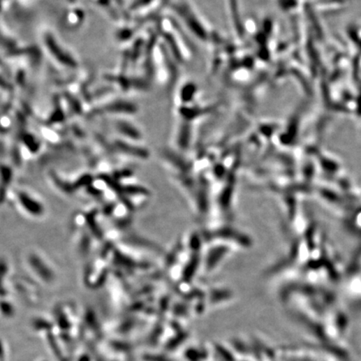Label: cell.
<instances>
[{
	"mask_svg": "<svg viewBox=\"0 0 361 361\" xmlns=\"http://www.w3.org/2000/svg\"><path fill=\"white\" fill-rule=\"evenodd\" d=\"M46 44H48L50 52L57 57V59H61V61L71 66H75V63L72 61L71 58L66 57L65 52L61 49L59 50L57 43L52 38H46Z\"/></svg>",
	"mask_w": 361,
	"mask_h": 361,
	"instance_id": "obj_4",
	"label": "cell"
},
{
	"mask_svg": "<svg viewBox=\"0 0 361 361\" xmlns=\"http://www.w3.org/2000/svg\"><path fill=\"white\" fill-rule=\"evenodd\" d=\"M13 179H14V169L10 165L0 164V205L10 193Z\"/></svg>",
	"mask_w": 361,
	"mask_h": 361,
	"instance_id": "obj_3",
	"label": "cell"
},
{
	"mask_svg": "<svg viewBox=\"0 0 361 361\" xmlns=\"http://www.w3.org/2000/svg\"><path fill=\"white\" fill-rule=\"evenodd\" d=\"M13 202L21 214L29 219H41L46 214V207L41 198L31 191L20 189L11 191Z\"/></svg>",
	"mask_w": 361,
	"mask_h": 361,
	"instance_id": "obj_2",
	"label": "cell"
},
{
	"mask_svg": "<svg viewBox=\"0 0 361 361\" xmlns=\"http://www.w3.org/2000/svg\"><path fill=\"white\" fill-rule=\"evenodd\" d=\"M49 259L35 249H29L24 256V265L29 274L41 283L50 284L57 279V271Z\"/></svg>",
	"mask_w": 361,
	"mask_h": 361,
	"instance_id": "obj_1",
	"label": "cell"
}]
</instances>
